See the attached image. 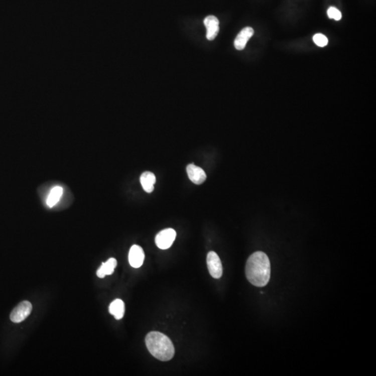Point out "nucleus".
Returning <instances> with one entry per match:
<instances>
[{
  "label": "nucleus",
  "instance_id": "f257e3e1",
  "mask_svg": "<svg viewBox=\"0 0 376 376\" xmlns=\"http://www.w3.org/2000/svg\"><path fill=\"white\" fill-rule=\"evenodd\" d=\"M271 262L265 253L256 252L248 258L245 275L253 285L257 287H265L271 279Z\"/></svg>",
  "mask_w": 376,
  "mask_h": 376
},
{
  "label": "nucleus",
  "instance_id": "f03ea898",
  "mask_svg": "<svg viewBox=\"0 0 376 376\" xmlns=\"http://www.w3.org/2000/svg\"><path fill=\"white\" fill-rule=\"evenodd\" d=\"M146 345L151 355L163 361L174 357L175 349L168 336L159 332H151L145 339Z\"/></svg>",
  "mask_w": 376,
  "mask_h": 376
},
{
  "label": "nucleus",
  "instance_id": "7ed1b4c3",
  "mask_svg": "<svg viewBox=\"0 0 376 376\" xmlns=\"http://www.w3.org/2000/svg\"><path fill=\"white\" fill-rule=\"evenodd\" d=\"M32 311V305L31 302L27 301L21 302L13 309L11 313V321L15 323H21L25 321L30 316Z\"/></svg>",
  "mask_w": 376,
  "mask_h": 376
},
{
  "label": "nucleus",
  "instance_id": "20e7f679",
  "mask_svg": "<svg viewBox=\"0 0 376 376\" xmlns=\"http://www.w3.org/2000/svg\"><path fill=\"white\" fill-rule=\"evenodd\" d=\"M176 237L175 230L173 228H166L158 233L155 241L158 248L161 249H167L172 245Z\"/></svg>",
  "mask_w": 376,
  "mask_h": 376
},
{
  "label": "nucleus",
  "instance_id": "39448f33",
  "mask_svg": "<svg viewBox=\"0 0 376 376\" xmlns=\"http://www.w3.org/2000/svg\"><path fill=\"white\" fill-rule=\"evenodd\" d=\"M207 266L210 275L215 279H219L222 276V265L220 259L215 252H210L207 255Z\"/></svg>",
  "mask_w": 376,
  "mask_h": 376
},
{
  "label": "nucleus",
  "instance_id": "423d86ee",
  "mask_svg": "<svg viewBox=\"0 0 376 376\" xmlns=\"http://www.w3.org/2000/svg\"><path fill=\"white\" fill-rule=\"evenodd\" d=\"M145 255L144 250L139 245H133L129 252V260L130 264L135 269L141 267L145 261Z\"/></svg>",
  "mask_w": 376,
  "mask_h": 376
},
{
  "label": "nucleus",
  "instance_id": "0eeeda50",
  "mask_svg": "<svg viewBox=\"0 0 376 376\" xmlns=\"http://www.w3.org/2000/svg\"><path fill=\"white\" fill-rule=\"evenodd\" d=\"M189 179L196 185H201L206 180V174L201 167L190 164L187 166Z\"/></svg>",
  "mask_w": 376,
  "mask_h": 376
},
{
  "label": "nucleus",
  "instance_id": "6e6552de",
  "mask_svg": "<svg viewBox=\"0 0 376 376\" xmlns=\"http://www.w3.org/2000/svg\"><path fill=\"white\" fill-rule=\"evenodd\" d=\"M204 23L207 30V39L213 41L218 34L219 30L218 19L215 16H208L204 19Z\"/></svg>",
  "mask_w": 376,
  "mask_h": 376
},
{
  "label": "nucleus",
  "instance_id": "1a4fd4ad",
  "mask_svg": "<svg viewBox=\"0 0 376 376\" xmlns=\"http://www.w3.org/2000/svg\"><path fill=\"white\" fill-rule=\"evenodd\" d=\"M255 34V31L252 28L247 27L241 30L240 33L237 34L234 41V46L237 50H242L245 48L248 41L251 39Z\"/></svg>",
  "mask_w": 376,
  "mask_h": 376
},
{
  "label": "nucleus",
  "instance_id": "9d476101",
  "mask_svg": "<svg viewBox=\"0 0 376 376\" xmlns=\"http://www.w3.org/2000/svg\"><path fill=\"white\" fill-rule=\"evenodd\" d=\"M156 181V176L154 173L151 172H144L140 176V183H141L142 188L147 193H151L154 191Z\"/></svg>",
  "mask_w": 376,
  "mask_h": 376
},
{
  "label": "nucleus",
  "instance_id": "9b49d317",
  "mask_svg": "<svg viewBox=\"0 0 376 376\" xmlns=\"http://www.w3.org/2000/svg\"><path fill=\"white\" fill-rule=\"evenodd\" d=\"M116 266H117V262L116 259L114 258L108 259L105 263H102L101 266L97 271V276L100 278H104L106 275H112Z\"/></svg>",
  "mask_w": 376,
  "mask_h": 376
},
{
  "label": "nucleus",
  "instance_id": "f8f14e48",
  "mask_svg": "<svg viewBox=\"0 0 376 376\" xmlns=\"http://www.w3.org/2000/svg\"><path fill=\"white\" fill-rule=\"evenodd\" d=\"M109 313L114 316L116 320L121 319L125 314V305L121 300H114L109 307Z\"/></svg>",
  "mask_w": 376,
  "mask_h": 376
},
{
  "label": "nucleus",
  "instance_id": "ddd939ff",
  "mask_svg": "<svg viewBox=\"0 0 376 376\" xmlns=\"http://www.w3.org/2000/svg\"><path fill=\"white\" fill-rule=\"evenodd\" d=\"M62 194L63 189L62 187L57 186L52 189L49 196H48V200H47L48 206L50 208H53V206H55L59 202Z\"/></svg>",
  "mask_w": 376,
  "mask_h": 376
},
{
  "label": "nucleus",
  "instance_id": "4468645a",
  "mask_svg": "<svg viewBox=\"0 0 376 376\" xmlns=\"http://www.w3.org/2000/svg\"><path fill=\"white\" fill-rule=\"evenodd\" d=\"M313 40L314 42L319 47H325L326 46L327 43H328V39L325 37V35L322 34H315L314 37H313Z\"/></svg>",
  "mask_w": 376,
  "mask_h": 376
},
{
  "label": "nucleus",
  "instance_id": "2eb2a0df",
  "mask_svg": "<svg viewBox=\"0 0 376 376\" xmlns=\"http://www.w3.org/2000/svg\"><path fill=\"white\" fill-rule=\"evenodd\" d=\"M327 16L330 19L335 20V21H340L341 19V13L335 7H331L328 9Z\"/></svg>",
  "mask_w": 376,
  "mask_h": 376
}]
</instances>
